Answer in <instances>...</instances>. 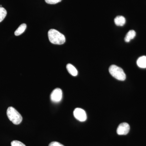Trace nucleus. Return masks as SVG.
I'll use <instances>...</instances> for the list:
<instances>
[{"instance_id": "obj_15", "label": "nucleus", "mask_w": 146, "mask_h": 146, "mask_svg": "<svg viewBox=\"0 0 146 146\" xmlns=\"http://www.w3.org/2000/svg\"><path fill=\"white\" fill-rule=\"evenodd\" d=\"M48 146H64L62 144L57 142H52L50 143Z\"/></svg>"}, {"instance_id": "obj_4", "label": "nucleus", "mask_w": 146, "mask_h": 146, "mask_svg": "<svg viewBox=\"0 0 146 146\" xmlns=\"http://www.w3.org/2000/svg\"><path fill=\"white\" fill-rule=\"evenodd\" d=\"M74 115L75 118L80 121H85L87 119L86 112L80 108H76L74 110Z\"/></svg>"}, {"instance_id": "obj_9", "label": "nucleus", "mask_w": 146, "mask_h": 146, "mask_svg": "<svg viewBox=\"0 0 146 146\" xmlns=\"http://www.w3.org/2000/svg\"><path fill=\"white\" fill-rule=\"evenodd\" d=\"M67 70L69 73L72 76H76L78 74V72L76 69L71 64H67L66 66Z\"/></svg>"}, {"instance_id": "obj_11", "label": "nucleus", "mask_w": 146, "mask_h": 146, "mask_svg": "<svg viewBox=\"0 0 146 146\" xmlns=\"http://www.w3.org/2000/svg\"><path fill=\"white\" fill-rule=\"evenodd\" d=\"M27 28V25L25 24H23L21 25L17 29V30L14 33V34L16 36H19L21 35L22 33H23L24 31H25Z\"/></svg>"}, {"instance_id": "obj_5", "label": "nucleus", "mask_w": 146, "mask_h": 146, "mask_svg": "<svg viewBox=\"0 0 146 146\" xmlns=\"http://www.w3.org/2000/svg\"><path fill=\"white\" fill-rule=\"evenodd\" d=\"M63 93L62 90L59 88H56L52 92L50 95L51 100L54 103H58L62 99Z\"/></svg>"}, {"instance_id": "obj_2", "label": "nucleus", "mask_w": 146, "mask_h": 146, "mask_svg": "<svg viewBox=\"0 0 146 146\" xmlns=\"http://www.w3.org/2000/svg\"><path fill=\"white\" fill-rule=\"evenodd\" d=\"M7 115L9 120L14 124H19L23 121V117L20 113L15 108L11 106L7 108Z\"/></svg>"}, {"instance_id": "obj_7", "label": "nucleus", "mask_w": 146, "mask_h": 146, "mask_svg": "<svg viewBox=\"0 0 146 146\" xmlns=\"http://www.w3.org/2000/svg\"><path fill=\"white\" fill-rule=\"evenodd\" d=\"M114 22L116 25L118 26H123L125 23L126 20L123 16H119L115 18Z\"/></svg>"}, {"instance_id": "obj_3", "label": "nucleus", "mask_w": 146, "mask_h": 146, "mask_svg": "<svg viewBox=\"0 0 146 146\" xmlns=\"http://www.w3.org/2000/svg\"><path fill=\"white\" fill-rule=\"evenodd\" d=\"M109 72L116 79L120 81H124L126 79V75L121 68L117 65H112L110 67Z\"/></svg>"}, {"instance_id": "obj_12", "label": "nucleus", "mask_w": 146, "mask_h": 146, "mask_svg": "<svg viewBox=\"0 0 146 146\" xmlns=\"http://www.w3.org/2000/svg\"><path fill=\"white\" fill-rule=\"evenodd\" d=\"M7 12L6 9L3 7H0V23L3 21L6 16Z\"/></svg>"}, {"instance_id": "obj_8", "label": "nucleus", "mask_w": 146, "mask_h": 146, "mask_svg": "<svg viewBox=\"0 0 146 146\" xmlns=\"http://www.w3.org/2000/svg\"><path fill=\"white\" fill-rule=\"evenodd\" d=\"M137 65L139 68H146V56H143L138 58L137 60Z\"/></svg>"}, {"instance_id": "obj_14", "label": "nucleus", "mask_w": 146, "mask_h": 146, "mask_svg": "<svg viewBox=\"0 0 146 146\" xmlns=\"http://www.w3.org/2000/svg\"><path fill=\"white\" fill-rule=\"evenodd\" d=\"M46 2L49 4H55L60 2L62 0H45Z\"/></svg>"}, {"instance_id": "obj_10", "label": "nucleus", "mask_w": 146, "mask_h": 146, "mask_svg": "<svg viewBox=\"0 0 146 146\" xmlns=\"http://www.w3.org/2000/svg\"><path fill=\"white\" fill-rule=\"evenodd\" d=\"M136 33L134 30L129 31L127 33L125 37V42H130L131 40L133 39L136 36Z\"/></svg>"}, {"instance_id": "obj_13", "label": "nucleus", "mask_w": 146, "mask_h": 146, "mask_svg": "<svg viewBox=\"0 0 146 146\" xmlns=\"http://www.w3.org/2000/svg\"><path fill=\"white\" fill-rule=\"evenodd\" d=\"M11 146H26L25 144L18 141H13L11 142Z\"/></svg>"}, {"instance_id": "obj_1", "label": "nucleus", "mask_w": 146, "mask_h": 146, "mask_svg": "<svg viewBox=\"0 0 146 146\" xmlns=\"http://www.w3.org/2000/svg\"><path fill=\"white\" fill-rule=\"evenodd\" d=\"M48 36L50 42L54 44L61 45L65 43V36L54 29H51L49 31Z\"/></svg>"}, {"instance_id": "obj_6", "label": "nucleus", "mask_w": 146, "mask_h": 146, "mask_svg": "<svg viewBox=\"0 0 146 146\" xmlns=\"http://www.w3.org/2000/svg\"><path fill=\"white\" fill-rule=\"evenodd\" d=\"M130 130V126L127 123L120 124L117 129V132L119 135H127Z\"/></svg>"}]
</instances>
